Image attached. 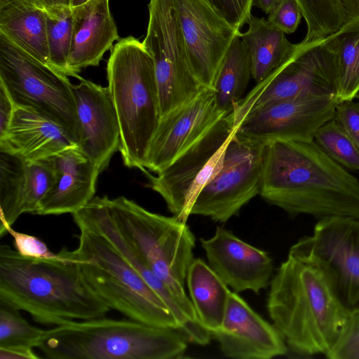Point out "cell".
Masks as SVG:
<instances>
[{"instance_id": "6da1fadb", "label": "cell", "mask_w": 359, "mask_h": 359, "mask_svg": "<svg viewBox=\"0 0 359 359\" xmlns=\"http://www.w3.org/2000/svg\"><path fill=\"white\" fill-rule=\"evenodd\" d=\"M259 195L292 216L359 217V180L314 140L266 144Z\"/></svg>"}, {"instance_id": "7a4b0ae2", "label": "cell", "mask_w": 359, "mask_h": 359, "mask_svg": "<svg viewBox=\"0 0 359 359\" xmlns=\"http://www.w3.org/2000/svg\"><path fill=\"white\" fill-rule=\"evenodd\" d=\"M0 302L55 326L105 317L111 309L88 285L66 248L54 257L41 259L1 244Z\"/></svg>"}, {"instance_id": "3957f363", "label": "cell", "mask_w": 359, "mask_h": 359, "mask_svg": "<svg viewBox=\"0 0 359 359\" xmlns=\"http://www.w3.org/2000/svg\"><path fill=\"white\" fill-rule=\"evenodd\" d=\"M269 285L267 310L287 347L302 355H326L341 337L350 311L322 271L288 253Z\"/></svg>"}, {"instance_id": "277c9868", "label": "cell", "mask_w": 359, "mask_h": 359, "mask_svg": "<svg viewBox=\"0 0 359 359\" xmlns=\"http://www.w3.org/2000/svg\"><path fill=\"white\" fill-rule=\"evenodd\" d=\"M188 341L178 330L102 317L47 330L38 348L52 359H172Z\"/></svg>"}, {"instance_id": "5b68a950", "label": "cell", "mask_w": 359, "mask_h": 359, "mask_svg": "<svg viewBox=\"0 0 359 359\" xmlns=\"http://www.w3.org/2000/svg\"><path fill=\"white\" fill-rule=\"evenodd\" d=\"M108 88L120 128L125 165L144 170L149 142L161 118L154 60L142 42L130 36L111 49Z\"/></svg>"}, {"instance_id": "8992f818", "label": "cell", "mask_w": 359, "mask_h": 359, "mask_svg": "<svg viewBox=\"0 0 359 359\" xmlns=\"http://www.w3.org/2000/svg\"><path fill=\"white\" fill-rule=\"evenodd\" d=\"M108 205L126 242L168 287L189 319L201 325L185 290L196 242L189 226L174 216L152 212L124 196L109 198Z\"/></svg>"}, {"instance_id": "52a82bcc", "label": "cell", "mask_w": 359, "mask_h": 359, "mask_svg": "<svg viewBox=\"0 0 359 359\" xmlns=\"http://www.w3.org/2000/svg\"><path fill=\"white\" fill-rule=\"evenodd\" d=\"M78 228L79 245L69 252L93 292L129 319L180 330L163 299L109 241L95 231Z\"/></svg>"}, {"instance_id": "ba28073f", "label": "cell", "mask_w": 359, "mask_h": 359, "mask_svg": "<svg viewBox=\"0 0 359 359\" xmlns=\"http://www.w3.org/2000/svg\"><path fill=\"white\" fill-rule=\"evenodd\" d=\"M0 84L15 106L31 109L64 126L79 146L73 85L67 76L38 61L2 34Z\"/></svg>"}, {"instance_id": "9c48e42d", "label": "cell", "mask_w": 359, "mask_h": 359, "mask_svg": "<svg viewBox=\"0 0 359 359\" xmlns=\"http://www.w3.org/2000/svg\"><path fill=\"white\" fill-rule=\"evenodd\" d=\"M235 130L233 111L156 175L143 171L149 180L148 187L163 198L174 217L187 222L200 192L221 170L226 146Z\"/></svg>"}, {"instance_id": "30bf717a", "label": "cell", "mask_w": 359, "mask_h": 359, "mask_svg": "<svg viewBox=\"0 0 359 359\" xmlns=\"http://www.w3.org/2000/svg\"><path fill=\"white\" fill-rule=\"evenodd\" d=\"M338 83L336 53L330 36L302 41L289 61L256 84L236 105L235 126L250 111L273 102L304 97H337Z\"/></svg>"}, {"instance_id": "8fae6325", "label": "cell", "mask_w": 359, "mask_h": 359, "mask_svg": "<svg viewBox=\"0 0 359 359\" xmlns=\"http://www.w3.org/2000/svg\"><path fill=\"white\" fill-rule=\"evenodd\" d=\"M142 41L154 60L161 117L189 102L205 88L188 59L175 0H150Z\"/></svg>"}, {"instance_id": "7c38bea8", "label": "cell", "mask_w": 359, "mask_h": 359, "mask_svg": "<svg viewBox=\"0 0 359 359\" xmlns=\"http://www.w3.org/2000/svg\"><path fill=\"white\" fill-rule=\"evenodd\" d=\"M289 253L317 266L348 311L359 309V217L318 219L313 233L300 238Z\"/></svg>"}, {"instance_id": "4fadbf2b", "label": "cell", "mask_w": 359, "mask_h": 359, "mask_svg": "<svg viewBox=\"0 0 359 359\" xmlns=\"http://www.w3.org/2000/svg\"><path fill=\"white\" fill-rule=\"evenodd\" d=\"M264 144L234 133L226 148L223 166L200 192L190 215L224 223L259 194Z\"/></svg>"}, {"instance_id": "5bb4252c", "label": "cell", "mask_w": 359, "mask_h": 359, "mask_svg": "<svg viewBox=\"0 0 359 359\" xmlns=\"http://www.w3.org/2000/svg\"><path fill=\"white\" fill-rule=\"evenodd\" d=\"M339 102L334 96H313L273 102L248 113L235 133L264 144L310 142L317 130L334 118Z\"/></svg>"}, {"instance_id": "9a60e30c", "label": "cell", "mask_w": 359, "mask_h": 359, "mask_svg": "<svg viewBox=\"0 0 359 359\" xmlns=\"http://www.w3.org/2000/svg\"><path fill=\"white\" fill-rule=\"evenodd\" d=\"M191 71L205 88H213L224 55L241 31L206 0H175Z\"/></svg>"}, {"instance_id": "2e32d148", "label": "cell", "mask_w": 359, "mask_h": 359, "mask_svg": "<svg viewBox=\"0 0 359 359\" xmlns=\"http://www.w3.org/2000/svg\"><path fill=\"white\" fill-rule=\"evenodd\" d=\"M225 114L213 89L204 88L193 100L161 116L144 156V170L159 172Z\"/></svg>"}, {"instance_id": "e0dca14e", "label": "cell", "mask_w": 359, "mask_h": 359, "mask_svg": "<svg viewBox=\"0 0 359 359\" xmlns=\"http://www.w3.org/2000/svg\"><path fill=\"white\" fill-rule=\"evenodd\" d=\"M222 353L236 359H270L284 355L287 346L273 325L231 291L222 326L212 334Z\"/></svg>"}, {"instance_id": "ac0fdd59", "label": "cell", "mask_w": 359, "mask_h": 359, "mask_svg": "<svg viewBox=\"0 0 359 359\" xmlns=\"http://www.w3.org/2000/svg\"><path fill=\"white\" fill-rule=\"evenodd\" d=\"M208 265L236 292L259 293L266 288L273 273V260L265 251L240 239L222 226L201 238Z\"/></svg>"}, {"instance_id": "d6986e66", "label": "cell", "mask_w": 359, "mask_h": 359, "mask_svg": "<svg viewBox=\"0 0 359 359\" xmlns=\"http://www.w3.org/2000/svg\"><path fill=\"white\" fill-rule=\"evenodd\" d=\"M80 131L79 148L102 172L119 149L120 128L108 87L81 79L73 85Z\"/></svg>"}, {"instance_id": "ffe728a7", "label": "cell", "mask_w": 359, "mask_h": 359, "mask_svg": "<svg viewBox=\"0 0 359 359\" xmlns=\"http://www.w3.org/2000/svg\"><path fill=\"white\" fill-rule=\"evenodd\" d=\"M52 159L55 180L41 200L36 214H74L95 197L100 172L79 147L67 149L52 156Z\"/></svg>"}, {"instance_id": "44dd1931", "label": "cell", "mask_w": 359, "mask_h": 359, "mask_svg": "<svg viewBox=\"0 0 359 359\" xmlns=\"http://www.w3.org/2000/svg\"><path fill=\"white\" fill-rule=\"evenodd\" d=\"M79 143L60 124L28 108L15 106L5 134L0 137V150L25 161L55 156Z\"/></svg>"}, {"instance_id": "7402d4cb", "label": "cell", "mask_w": 359, "mask_h": 359, "mask_svg": "<svg viewBox=\"0 0 359 359\" xmlns=\"http://www.w3.org/2000/svg\"><path fill=\"white\" fill-rule=\"evenodd\" d=\"M72 36L69 57L71 76L79 80L82 69L97 67L120 39L109 0H88L72 7Z\"/></svg>"}, {"instance_id": "603a6c76", "label": "cell", "mask_w": 359, "mask_h": 359, "mask_svg": "<svg viewBox=\"0 0 359 359\" xmlns=\"http://www.w3.org/2000/svg\"><path fill=\"white\" fill-rule=\"evenodd\" d=\"M0 34L51 67L45 9L36 0H0Z\"/></svg>"}, {"instance_id": "cb8c5ba5", "label": "cell", "mask_w": 359, "mask_h": 359, "mask_svg": "<svg viewBox=\"0 0 359 359\" xmlns=\"http://www.w3.org/2000/svg\"><path fill=\"white\" fill-rule=\"evenodd\" d=\"M241 37L250 51L252 78L258 84L289 61L301 46L290 42L286 34L264 18L251 15Z\"/></svg>"}, {"instance_id": "d4e9b609", "label": "cell", "mask_w": 359, "mask_h": 359, "mask_svg": "<svg viewBox=\"0 0 359 359\" xmlns=\"http://www.w3.org/2000/svg\"><path fill=\"white\" fill-rule=\"evenodd\" d=\"M190 299L201 325L211 334L220 329L231 290L201 259H194L187 276Z\"/></svg>"}, {"instance_id": "484cf974", "label": "cell", "mask_w": 359, "mask_h": 359, "mask_svg": "<svg viewBox=\"0 0 359 359\" xmlns=\"http://www.w3.org/2000/svg\"><path fill=\"white\" fill-rule=\"evenodd\" d=\"M241 34L235 37L228 48L212 88L217 104L224 114L233 111L243 98L252 77L251 55Z\"/></svg>"}, {"instance_id": "4316f807", "label": "cell", "mask_w": 359, "mask_h": 359, "mask_svg": "<svg viewBox=\"0 0 359 359\" xmlns=\"http://www.w3.org/2000/svg\"><path fill=\"white\" fill-rule=\"evenodd\" d=\"M329 36L337 57V98L354 99L359 93V20L346 23Z\"/></svg>"}, {"instance_id": "83f0119b", "label": "cell", "mask_w": 359, "mask_h": 359, "mask_svg": "<svg viewBox=\"0 0 359 359\" xmlns=\"http://www.w3.org/2000/svg\"><path fill=\"white\" fill-rule=\"evenodd\" d=\"M25 161L0 150V236L22 215Z\"/></svg>"}, {"instance_id": "f1b7e54d", "label": "cell", "mask_w": 359, "mask_h": 359, "mask_svg": "<svg viewBox=\"0 0 359 359\" xmlns=\"http://www.w3.org/2000/svg\"><path fill=\"white\" fill-rule=\"evenodd\" d=\"M44 9L51 67L67 76H71L69 57L72 36V7Z\"/></svg>"}, {"instance_id": "f546056e", "label": "cell", "mask_w": 359, "mask_h": 359, "mask_svg": "<svg viewBox=\"0 0 359 359\" xmlns=\"http://www.w3.org/2000/svg\"><path fill=\"white\" fill-rule=\"evenodd\" d=\"M307 32L304 43L323 39L341 29L345 21L339 0H296Z\"/></svg>"}, {"instance_id": "4dcf8cb0", "label": "cell", "mask_w": 359, "mask_h": 359, "mask_svg": "<svg viewBox=\"0 0 359 359\" xmlns=\"http://www.w3.org/2000/svg\"><path fill=\"white\" fill-rule=\"evenodd\" d=\"M313 140L337 163L347 170L359 171V149L334 118L317 130Z\"/></svg>"}, {"instance_id": "1f68e13d", "label": "cell", "mask_w": 359, "mask_h": 359, "mask_svg": "<svg viewBox=\"0 0 359 359\" xmlns=\"http://www.w3.org/2000/svg\"><path fill=\"white\" fill-rule=\"evenodd\" d=\"M45 332L31 325L20 310L0 302V347L39 348Z\"/></svg>"}, {"instance_id": "d6a6232c", "label": "cell", "mask_w": 359, "mask_h": 359, "mask_svg": "<svg viewBox=\"0 0 359 359\" xmlns=\"http://www.w3.org/2000/svg\"><path fill=\"white\" fill-rule=\"evenodd\" d=\"M55 177L52 157L35 161H25L22 213L36 214Z\"/></svg>"}, {"instance_id": "836d02e7", "label": "cell", "mask_w": 359, "mask_h": 359, "mask_svg": "<svg viewBox=\"0 0 359 359\" xmlns=\"http://www.w3.org/2000/svg\"><path fill=\"white\" fill-rule=\"evenodd\" d=\"M325 356L330 359H359V309L350 311L341 337Z\"/></svg>"}, {"instance_id": "e575fe53", "label": "cell", "mask_w": 359, "mask_h": 359, "mask_svg": "<svg viewBox=\"0 0 359 359\" xmlns=\"http://www.w3.org/2000/svg\"><path fill=\"white\" fill-rule=\"evenodd\" d=\"M267 20L285 34L294 32L303 17L296 0H278Z\"/></svg>"}, {"instance_id": "d590c367", "label": "cell", "mask_w": 359, "mask_h": 359, "mask_svg": "<svg viewBox=\"0 0 359 359\" xmlns=\"http://www.w3.org/2000/svg\"><path fill=\"white\" fill-rule=\"evenodd\" d=\"M231 25L241 31L250 18L253 0H206Z\"/></svg>"}, {"instance_id": "8d00e7d4", "label": "cell", "mask_w": 359, "mask_h": 359, "mask_svg": "<svg viewBox=\"0 0 359 359\" xmlns=\"http://www.w3.org/2000/svg\"><path fill=\"white\" fill-rule=\"evenodd\" d=\"M359 149V101H339L333 118Z\"/></svg>"}, {"instance_id": "74e56055", "label": "cell", "mask_w": 359, "mask_h": 359, "mask_svg": "<svg viewBox=\"0 0 359 359\" xmlns=\"http://www.w3.org/2000/svg\"><path fill=\"white\" fill-rule=\"evenodd\" d=\"M8 233L13 238L15 250L21 255L31 258H52L57 253L51 252L46 244L34 236L15 231L12 227Z\"/></svg>"}, {"instance_id": "f35d334b", "label": "cell", "mask_w": 359, "mask_h": 359, "mask_svg": "<svg viewBox=\"0 0 359 359\" xmlns=\"http://www.w3.org/2000/svg\"><path fill=\"white\" fill-rule=\"evenodd\" d=\"M15 107L6 88L0 84V137L7 130Z\"/></svg>"}, {"instance_id": "ab89813d", "label": "cell", "mask_w": 359, "mask_h": 359, "mask_svg": "<svg viewBox=\"0 0 359 359\" xmlns=\"http://www.w3.org/2000/svg\"><path fill=\"white\" fill-rule=\"evenodd\" d=\"M32 348L0 347V359H38Z\"/></svg>"}, {"instance_id": "60d3db41", "label": "cell", "mask_w": 359, "mask_h": 359, "mask_svg": "<svg viewBox=\"0 0 359 359\" xmlns=\"http://www.w3.org/2000/svg\"><path fill=\"white\" fill-rule=\"evenodd\" d=\"M345 24L359 20V0H339Z\"/></svg>"}, {"instance_id": "b9f144b4", "label": "cell", "mask_w": 359, "mask_h": 359, "mask_svg": "<svg viewBox=\"0 0 359 359\" xmlns=\"http://www.w3.org/2000/svg\"><path fill=\"white\" fill-rule=\"evenodd\" d=\"M44 8L71 7V0H36Z\"/></svg>"}, {"instance_id": "7bdbcfd3", "label": "cell", "mask_w": 359, "mask_h": 359, "mask_svg": "<svg viewBox=\"0 0 359 359\" xmlns=\"http://www.w3.org/2000/svg\"><path fill=\"white\" fill-rule=\"evenodd\" d=\"M278 0H253L252 6L269 14Z\"/></svg>"}, {"instance_id": "ee69618b", "label": "cell", "mask_w": 359, "mask_h": 359, "mask_svg": "<svg viewBox=\"0 0 359 359\" xmlns=\"http://www.w3.org/2000/svg\"><path fill=\"white\" fill-rule=\"evenodd\" d=\"M88 0H71V7L78 6L86 2Z\"/></svg>"}]
</instances>
